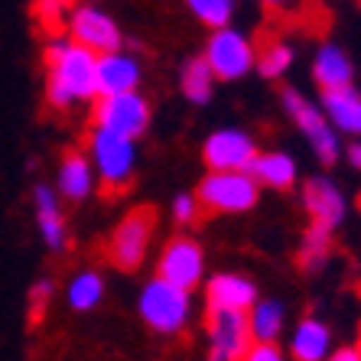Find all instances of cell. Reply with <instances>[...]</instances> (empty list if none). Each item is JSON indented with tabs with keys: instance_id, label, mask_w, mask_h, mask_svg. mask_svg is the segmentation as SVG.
I'll use <instances>...</instances> for the list:
<instances>
[{
	"instance_id": "8",
	"label": "cell",
	"mask_w": 361,
	"mask_h": 361,
	"mask_svg": "<svg viewBox=\"0 0 361 361\" xmlns=\"http://www.w3.org/2000/svg\"><path fill=\"white\" fill-rule=\"evenodd\" d=\"M209 355L215 361H238L247 355L254 336H251V322H247V312L241 310H209Z\"/></svg>"
},
{
	"instance_id": "16",
	"label": "cell",
	"mask_w": 361,
	"mask_h": 361,
	"mask_svg": "<svg viewBox=\"0 0 361 361\" xmlns=\"http://www.w3.org/2000/svg\"><path fill=\"white\" fill-rule=\"evenodd\" d=\"M140 85V62L124 49L101 52L98 56V94L130 92Z\"/></svg>"
},
{
	"instance_id": "2",
	"label": "cell",
	"mask_w": 361,
	"mask_h": 361,
	"mask_svg": "<svg viewBox=\"0 0 361 361\" xmlns=\"http://www.w3.org/2000/svg\"><path fill=\"white\" fill-rule=\"evenodd\" d=\"M137 310H140V319L147 322V329H153L157 336H176L189 322L192 300H189V290L157 277L143 286Z\"/></svg>"
},
{
	"instance_id": "19",
	"label": "cell",
	"mask_w": 361,
	"mask_h": 361,
	"mask_svg": "<svg viewBox=\"0 0 361 361\" xmlns=\"http://www.w3.org/2000/svg\"><path fill=\"white\" fill-rule=\"evenodd\" d=\"M251 173L257 183L270 185V189H290L296 183V163L286 153H257Z\"/></svg>"
},
{
	"instance_id": "23",
	"label": "cell",
	"mask_w": 361,
	"mask_h": 361,
	"mask_svg": "<svg viewBox=\"0 0 361 361\" xmlns=\"http://www.w3.org/2000/svg\"><path fill=\"white\" fill-rule=\"evenodd\" d=\"M68 306L75 312H92L101 300H104V277L94 274V270H82L75 277L68 280Z\"/></svg>"
},
{
	"instance_id": "7",
	"label": "cell",
	"mask_w": 361,
	"mask_h": 361,
	"mask_svg": "<svg viewBox=\"0 0 361 361\" xmlns=\"http://www.w3.org/2000/svg\"><path fill=\"white\" fill-rule=\"evenodd\" d=\"M205 59H209L215 78H221V82H238V78H244L254 68L257 52H254V46L247 42L244 33H238L231 26H219V30L212 33L209 46H205Z\"/></svg>"
},
{
	"instance_id": "11",
	"label": "cell",
	"mask_w": 361,
	"mask_h": 361,
	"mask_svg": "<svg viewBox=\"0 0 361 361\" xmlns=\"http://www.w3.org/2000/svg\"><path fill=\"white\" fill-rule=\"evenodd\" d=\"M283 108L290 111V118L296 121V127H300L302 134L310 137L312 150L319 153V160L322 163H336V157H338V137H336V130L326 124L322 111H316L310 101L302 98L300 92H293V88H286V92H283Z\"/></svg>"
},
{
	"instance_id": "30",
	"label": "cell",
	"mask_w": 361,
	"mask_h": 361,
	"mask_svg": "<svg viewBox=\"0 0 361 361\" xmlns=\"http://www.w3.org/2000/svg\"><path fill=\"white\" fill-rule=\"evenodd\" d=\"M199 195H176L173 199V219L179 221V225H192L195 215H199Z\"/></svg>"
},
{
	"instance_id": "14",
	"label": "cell",
	"mask_w": 361,
	"mask_h": 361,
	"mask_svg": "<svg viewBox=\"0 0 361 361\" xmlns=\"http://www.w3.org/2000/svg\"><path fill=\"white\" fill-rule=\"evenodd\" d=\"M94 183H98V173H94L92 157L85 153H66L59 163V173H56V189L66 202H85L94 192Z\"/></svg>"
},
{
	"instance_id": "32",
	"label": "cell",
	"mask_w": 361,
	"mask_h": 361,
	"mask_svg": "<svg viewBox=\"0 0 361 361\" xmlns=\"http://www.w3.org/2000/svg\"><path fill=\"white\" fill-rule=\"evenodd\" d=\"M336 358L338 361H361V348H338Z\"/></svg>"
},
{
	"instance_id": "9",
	"label": "cell",
	"mask_w": 361,
	"mask_h": 361,
	"mask_svg": "<svg viewBox=\"0 0 361 361\" xmlns=\"http://www.w3.org/2000/svg\"><path fill=\"white\" fill-rule=\"evenodd\" d=\"M66 30L68 36L82 46H88L92 52H114L124 46L121 26L98 7H72L66 17Z\"/></svg>"
},
{
	"instance_id": "29",
	"label": "cell",
	"mask_w": 361,
	"mask_h": 361,
	"mask_svg": "<svg viewBox=\"0 0 361 361\" xmlns=\"http://www.w3.org/2000/svg\"><path fill=\"white\" fill-rule=\"evenodd\" d=\"M68 10H72V0H36V13H39L42 23L56 26L62 17H68Z\"/></svg>"
},
{
	"instance_id": "21",
	"label": "cell",
	"mask_w": 361,
	"mask_h": 361,
	"mask_svg": "<svg viewBox=\"0 0 361 361\" xmlns=\"http://www.w3.org/2000/svg\"><path fill=\"white\" fill-rule=\"evenodd\" d=\"M312 75L322 85V92L342 88V85H352V62L345 59V52L338 46H322L316 56V66H312Z\"/></svg>"
},
{
	"instance_id": "24",
	"label": "cell",
	"mask_w": 361,
	"mask_h": 361,
	"mask_svg": "<svg viewBox=\"0 0 361 361\" xmlns=\"http://www.w3.org/2000/svg\"><path fill=\"white\" fill-rule=\"evenodd\" d=\"M247 322H251V336L257 342H277L280 329H283V306L274 300H257L247 310Z\"/></svg>"
},
{
	"instance_id": "6",
	"label": "cell",
	"mask_w": 361,
	"mask_h": 361,
	"mask_svg": "<svg viewBox=\"0 0 361 361\" xmlns=\"http://www.w3.org/2000/svg\"><path fill=\"white\" fill-rule=\"evenodd\" d=\"M157 235V212L140 205V209L127 212L124 219L118 221V228L111 231L108 241V254L118 270H137L147 261L150 241Z\"/></svg>"
},
{
	"instance_id": "5",
	"label": "cell",
	"mask_w": 361,
	"mask_h": 361,
	"mask_svg": "<svg viewBox=\"0 0 361 361\" xmlns=\"http://www.w3.org/2000/svg\"><path fill=\"white\" fill-rule=\"evenodd\" d=\"M94 127L114 130L121 137H137L147 134L150 127V101L143 98L137 88L130 92H111V94H98L94 98V111H92Z\"/></svg>"
},
{
	"instance_id": "33",
	"label": "cell",
	"mask_w": 361,
	"mask_h": 361,
	"mask_svg": "<svg viewBox=\"0 0 361 361\" xmlns=\"http://www.w3.org/2000/svg\"><path fill=\"white\" fill-rule=\"evenodd\" d=\"M348 160L361 169V143H352V147H348Z\"/></svg>"
},
{
	"instance_id": "4",
	"label": "cell",
	"mask_w": 361,
	"mask_h": 361,
	"mask_svg": "<svg viewBox=\"0 0 361 361\" xmlns=\"http://www.w3.org/2000/svg\"><path fill=\"white\" fill-rule=\"evenodd\" d=\"M199 202L221 215H241L257 205V179L251 169H209L199 183Z\"/></svg>"
},
{
	"instance_id": "15",
	"label": "cell",
	"mask_w": 361,
	"mask_h": 361,
	"mask_svg": "<svg viewBox=\"0 0 361 361\" xmlns=\"http://www.w3.org/2000/svg\"><path fill=\"white\" fill-rule=\"evenodd\" d=\"M205 302H209V310L247 312L257 302V286L247 277H238V274H219V277H212L209 286H205Z\"/></svg>"
},
{
	"instance_id": "12",
	"label": "cell",
	"mask_w": 361,
	"mask_h": 361,
	"mask_svg": "<svg viewBox=\"0 0 361 361\" xmlns=\"http://www.w3.org/2000/svg\"><path fill=\"white\" fill-rule=\"evenodd\" d=\"M257 143L244 130H215L202 147V160L209 169H251Z\"/></svg>"
},
{
	"instance_id": "27",
	"label": "cell",
	"mask_w": 361,
	"mask_h": 361,
	"mask_svg": "<svg viewBox=\"0 0 361 361\" xmlns=\"http://www.w3.org/2000/svg\"><path fill=\"white\" fill-rule=\"evenodd\" d=\"M185 7L192 10L205 26L219 30V26H228V20H231L235 0H185Z\"/></svg>"
},
{
	"instance_id": "13",
	"label": "cell",
	"mask_w": 361,
	"mask_h": 361,
	"mask_svg": "<svg viewBox=\"0 0 361 361\" xmlns=\"http://www.w3.org/2000/svg\"><path fill=\"white\" fill-rule=\"evenodd\" d=\"M33 209H36V228L39 238L49 251H62L66 247V219L59 209V189L39 183L33 189Z\"/></svg>"
},
{
	"instance_id": "28",
	"label": "cell",
	"mask_w": 361,
	"mask_h": 361,
	"mask_svg": "<svg viewBox=\"0 0 361 361\" xmlns=\"http://www.w3.org/2000/svg\"><path fill=\"white\" fill-rule=\"evenodd\" d=\"M49 300H52V280H36V283L30 286V322H33V326H39Z\"/></svg>"
},
{
	"instance_id": "34",
	"label": "cell",
	"mask_w": 361,
	"mask_h": 361,
	"mask_svg": "<svg viewBox=\"0 0 361 361\" xmlns=\"http://www.w3.org/2000/svg\"><path fill=\"white\" fill-rule=\"evenodd\" d=\"M264 4H270V7H290L293 0H264Z\"/></svg>"
},
{
	"instance_id": "1",
	"label": "cell",
	"mask_w": 361,
	"mask_h": 361,
	"mask_svg": "<svg viewBox=\"0 0 361 361\" xmlns=\"http://www.w3.org/2000/svg\"><path fill=\"white\" fill-rule=\"evenodd\" d=\"M98 98V52L72 36L49 39L46 46V101L66 111L78 101Z\"/></svg>"
},
{
	"instance_id": "20",
	"label": "cell",
	"mask_w": 361,
	"mask_h": 361,
	"mask_svg": "<svg viewBox=\"0 0 361 361\" xmlns=\"http://www.w3.org/2000/svg\"><path fill=\"white\" fill-rule=\"evenodd\" d=\"M212 85H215V72H212L209 59L205 56H195L183 66L179 72V88H183L185 101L192 104H209L212 101Z\"/></svg>"
},
{
	"instance_id": "3",
	"label": "cell",
	"mask_w": 361,
	"mask_h": 361,
	"mask_svg": "<svg viewBox=\"0 0 361 361\" xmlns=\"http://www.w3.org/2000/svg\"><path fill=\"white\" fill-rule=\"evenodd\" d=\"M88 157L94 163L101 185L108 192H121L130 179H134V166H137V140L121 137L114 130L94 127L88 137Z\"/></svg>"
},
{
	"instance_id": "26",
	"label": "cell",
	"mask_w": 361,
	"mask_h": 361,
	"mask_svg": "<svg viewBox=\"0 0 361 361\" xmlns=\"http://www.w3.org/2000/svg\"><path fill=\"white\" fill-rule=\"evenodd\" d=\"M293 62V49L286 42H267L261 52H257V68H261L264 78H280Z\"/></svg>"
},
{
	"instance_id": "25",
	"label": "cell",
	"mask_w": 361,
	"mask_h": 361,
	"mask_svg": "<svg viewBox=\"0 0 361 361\" xmlns=\"http://www.w3.org/2000/svg\"><path fill=\"white\" fill-rule=\"evenodd\" d=\"M329 238H332V228L322 225V221H310L306 238H302V247H300V257H296L302 270L322 267V261L329 257Z\"/></svg>"
},
{
	"instance_id": "22",
	"label": "cell",
	"mask_w": 361,
	"mask_h": 361,
	"mask_svg": "<svg viewBox=\"0 0 361 361\" xmlns=\"http://www.w3.org/2000/svg\"><path fill=\"white\" fill-rule=\"evenodd\" d=\"M290 352L300 361H319L329 355V329L316 319H302L293 332Z\"/></svg>"
},
{
	"instance_id": "31",
	"label": "cell",
	"mask_w": 361,
	"mask_h": 361,
	"mask_svg": "<svg viewBox=\"0 0 361 361\" xmlns=\"http://www.w3.org/2000/svg\"><path fill=\"white\" fill-rule=\"evenodd\" d=\"M244 358H247V361H280V358H283V352H280L274 342H257V338H254Z\"/></svg>"
},
{
	"instance_id": "10",
	"label": "cell",
	"mask_w": 361,
	"mask_h": 361,
	"mask_svg": "<svg viewBox=\"0 0 361 361\" xmlns=\"http://www.w3.org/2000/svg\"><path fill=\"white\" fill-rule=\"evenodd\" d=\"M157 267H160L163 280L183 286V290H195L202 283V274H205V251H202V244L195 238L179 235L173 241H166Z\"/></svg>"
},
{
	"instance_id": "18",
	"label": "cell",
	"mask_w": 361,
	"mask_h": 361,
	"mask_svg": "<svg viewBox=\"0 0 361 361\" xmlns=\"http://www.w3.org/2000/svg\"><path fill=\"white\" fill-rule=\"evenodd\" d=\"M322 108L332 118V124L348 130V134H361V94L352 85L342 88H326L322 92Z\"/></svg>"
},
{
	"instance_id": "17",
	"label": "cell",
	"mask_w": 361,
	"mask_h": 361,
	"mask_svg": "<svg viewBox=\"0 0 361 361\" xmlns=\"http://www.w3.org/2000/svg\"><path fill=\"white\" fill-rule=\"evenodd\" d=\"M302 205L310 212V221H322V225H329V228H336L345 215L342 192L322 176L306 183V189H302Z\"/></svg>"
}]
</instances>
